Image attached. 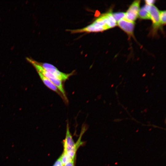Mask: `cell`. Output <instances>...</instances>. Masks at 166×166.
<instances>
[{"mask_svg": "<svg viewBox=\"0 0 166 166\" xmlns=\"http://www.w3.org/2000/svg\"><path fill=\"white\" fill-rule=\"evenodd\" d=\"M75 143L70 132L68 124H67L65 139L63 145L64 151L66 153L73 159H74L75 153L78 146L80 144V141Z\"/></svg>", "mask_w": 166, "mask_h": 166, "instance_id": "cell-1", "label": "cell"}, {"mask_svg": "<svg viewBox=\"0 0 166 166\" xmlns=\"http://www.w3.org/2000/svg\"><path fill=\"white\" fill-rule=\"evenodd\" d=\"M39 63L44 69L54 75L62 81H65L67 80L73 74V72L66 73L61 72L53 65L49 63L40 62Z\"/></svg>", "mask_w": 166, "mask_h": 166, "instance_id": "cell-2", "label": "cell"}, {"mask_svg": "<svg viewBox=\"0 0 166 166\" xmlns=\"http://www.w3.org/2000/svg\"><path fill=\"white\" fill-rule=\"evenodd\" d=\"M140 2V0H136L132 3L125 13V19L134 22L138 16Z\"/></svg>", "mask_w": 166, "mask_h": 166, "instance_id": "cell-3", "label": "cell"}, {"mask_svg": "<svg viewBox=\"0 0 166 166\" xmlns=\"http://www.w3.org/2000/svg\"><path fill=\"white\" fill-rule=\"evenodd\" d=\"M150 19L152 22L154 29L158 28L161 25L160 18V12L157 8L153 5H151L149 10Z\"/></svg>", "mask_w": 166, "mask_h": 166, "instance_id": "cell-4", "label": "cell"}, {"mask_svg": "<svg viewBox=\"0 0 166 166\" xmlns=\"http://www.w3.org/2000/svg\"><path fill=\"white\" fill-rule=\"evenodd\" d=\"M117 24L120 28L128 34L131 36L133 35L134 22L129 21L124 18L118 21Z\"/></svg>", "mask_w": 166, "mask_h": 166, "instance_id": "cell-5", "label": "cell"}, {"mask_svg": "<svg viewBox=\"0 0 166 166\" xmlns=\"http://www.w3.org/2000/svg\"><path fill=\"white\" fill-rule=\"evenodd\" d=\"M39 75L44 84L50 89L55 92L64 99L63 96L57 88L49 79L41 73L38 72Z\"/></svg>", "mask_w": 166, "mask_h": 166, "instance_id": "cell-6", "label": "cell"}, {"mask_svg": "<svg viewBox=\"0 0 166 166\" xmlns=\"http://www.w3.org/2000/svg\"><path fill=\"white\" fill-rule=\"evenodd\" d=\"M151 5L146 4L139 10L138 15L141 19H150L149 10Z\"/></svg>", "mask_w": 166, "mask_h": 166, "instance_id": "cell-7", "label": "cell"}, {"mask_svg": "<svg viewBox=\"0 0 166 166\" xmlns=\"http://www.w3.org/2000/svg\"><path fill=\"white\" fill-rule=\"evenodd\" d=\"M60 158L64 166L67 163L73 160L74 159H73L64 151H63V153Z\"/></svg>", "mask_w": 166, "mask_h": 166, "instance_id": "cell-8", "label": "cell"}, {"mask_svg": "<svg viewBox=\"0 0 166 166\" xmlns=\"http://www.w3.org/2000/svg\"><path fill=\"white\" fill-rule=\"evenodd\" d=\"M112 15L116 22H118L121 19L124 18L125 13L118 12L113 13Z\"/></svg>", "mask_w": 166, "mask_h": 166, "instance_id": "cell-9", "label": "cell"}, {"mask_svg": "<svg viewBox=\"0 0 166 166\" xmlns=\"http://www.w3.org/2000/svg\"><path fill=\"white\" fill-rule=\"evenodd\" d=\"M160 18L161 24H165L166 23V11L160 12Z\"/></svg>", "mask_w": 166, "mask_h": 166, "instance_id": "cell-10", "label": "cell"}, {"mask_svg": "<svg viewBox=\"0 0 166 166\" xmlns=\"http://www.w3.org/2000/svg\"><path fill=\"white\" fill-rule=\"evenodd\" d=\"M53 166H64L60 157L56 160Z\"/></svg>", "mask_w": 166, "mask_h": 166, "instance_id": "cell-11", "label": "cell"}, {"mask_svg": "<svg viewBox=\"0 0 166 166\" xmlns=\"http://www.w3.org/2000/svg\"><path fill=\"white\" fill-rule=\"evenodd\" d=\"M74 159L73 160L71 161L66 164L64 166H74Z\"/></svg>", "mask_w": 166, "mask_h": 166, "instance_id": "cell-12", "label": "cell"}, {"mask_svg": "<svg viewBox=\"0 0 166 166\" xmlns=\"http://www.w3.org/2000/svg\"><path fill=\"white\" fill-rule=\"evenodd\" d=\"M145 1L146 3V4H147L149 5H152L153 3L155 1L153 0H145Z\"/></svg>", "mask_w": 166, "mask_h": 166, "instance_id": "cell-13", "label": "cell"}]
</instances>
